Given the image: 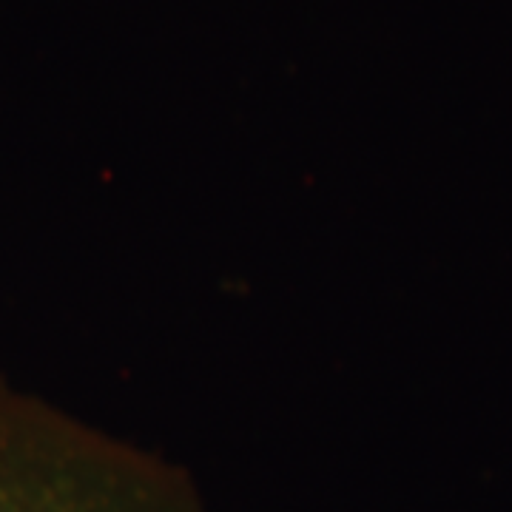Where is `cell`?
Masks as SVG:
<instances>
[{
    "mask_svg": "<svg viewBox=\"0 0 512 512\" xmlns=\"http://www.w3.org/2000/svg\"><path fill=\"white\" fill-rule=\"evenodd\" d=\"M0 512H202L183 478L0 384Z\"/></svg>",
    "mask_w": 512,
    "mask_h": 512,
    "instance_id": "cell-1",
    "label": "cell"
}]
</instances>
